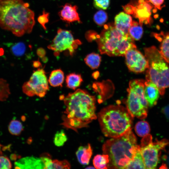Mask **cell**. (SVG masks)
I'll use <instances>...</instances> for the list:
<instances>
[{"label": "cell", "instance_id": "obj_27", "mask_svg": "<svg viewBox=\"0 0 169 169\" xmlns=\"http://www.w3.org/2000/svg\"><path fill=\"white\" fill-rule=\"evenodd\" d=\"M8 130L11 134L18 136L23 130V126L19 120H13L10 122L8 126Z\"/></svg>", "mask_w": 169, "mask_h": 169}, {"label": "cell", "instance_id": "obj_29", "mask_svg": "<svg viewBox=\"0 0 169 169\" xmlns=\"http://www.w3.org/2000/svg\"><path fill=\"white\" fill-rule=\"evenodd\" d=\"M94 20L98 25L101 26L106 22L108 19L107 13L102 10L97 12L94 16Z\"/></svg>", "mask_w": 169, "mask_h": 169}, {"label": "cell", "instance_id": "obj_38", "mask_svg": "<svg viewBox=\"0 0 169 169\" xmlns=\"http://www.w3.org/2000/svg\"><path fill=\"white\" fill-rule=\"evenodd\" d=\"M167 161V163H168V165L169 166V157H168V158Z\"/></svg>", "mask_w": 169, "mask_h": 169}, {"label": "cell", "instance_id": "obj_31", "mask_svg": "<svg viewBox=\"0 0 169 169\" xmlns=\"http://www.w3.org/2000/svg\"><path fill=\"white\" fill-rule=\"evenodd\" d=\"M71 166L67 160L59 161L57 159L52 160L50 169H69Z\"/></svg>", "mask_w": 169, "mask_h": 169}, {"label": "cell", "instance_id": "obj_15", "mask_svg": "<svg viewBox=\"0 0 169 169\" xmlns=\"http://www.w3.org/2000/svg\"><path fill=\"white\" fill-rule=\"evenodd\" d=\"M144 94L149 106L151 107L156 104L160 93L154 84L149 80L145 81Z\"/></svg>", "mask_w": 169, "mask_h": 169}, {"label": "cell", "instance_id": "obj_6", "mask_svg": "<svg viewBox=\"0 0 169 169\" xmlns=\"http://www.w3.org/2000/svg\"><path fill=\"white\" fill-rule=\"evenodd\" d=\"M144 50L148 64L146 79L154 84L163 95L165 89L169 87V65L155 46L145 48Z\"/></svg>", "mask_w": 169, "mask_h": 169}, {"label": "cell", "instance_id": "obj_8", "mask_svg": "<svg viewBox=\"0 0 169 169\" xmlns=\"http://www.w3.org/2000/svg\"><path fill=\"white\" fill-rule=\"evenodd\" d=\"M169 144L167 140L163 139L152 142L151 136L148 134L144 136L139 146L146 169H155L159 160L160 151Z\"/></svg>", "mask_w": 169, "mask_h": 169}, {"label": "cell", "instance_id": "obj_4", "mask_svg": "<svg viewBox=\"0 0 169 169\" xmlns=\"http://www.w3.org/2000/svg\"><path fill=\"white\" fill-rule=\"evenodd\" d=\"M102 132L106 137L120 136L131 129L133 118L126 108L110 105L101 110L98 115Z\"/></svg>", "mask_w": 169, "mask_h": 169}, {"label": "cell", "instance_id": "obj_21", "mask_svg": "<svg viewBox=\"0 0 169 169\" xmlns=\"http://www.w3.org/2000/svg\"><path fill=\"white\" fill-rule=\"evenodd\" d=\"M126 169H146L144 160L139 147L134 157Z\"/></svg>", "mask_w": 169, "mask_h": 169}, {"label": "cell", "instance_id": "obj_24", "mask_svg": "<svg viewBox=\"0 0 169 169\" xmlns=\"http://www.w3.org/2000/svg\"><path fill=\"white\" fill-rule=\"evenodd\" d=\"M93 164L95 168L98 169H107L109 160L106 155H97L93 159Z\"/></svg>", "mask_w": 169, "mask_h": 169}, {"label": "cell", "instance_id": "obj_5", "mask_svg": "<svg viewBox=\"0 0 169 169\" xmlns=\"http://www.w3.org/2000/svg\"><path fill=\"white\" fill-rule=\"evenodd\" d=\"M97 41L100 53L111 56H125L128 50L136 48L128 33L119 31L111 24L105 25Z\"/></svg>", "mask_w": 169, "mask_h": 169}, {"label": "cell", "instance_id": "obj_37", "mask_svg": "<svg viewBox=\"0 0 169 169\" xmlns=\"http://www.w3.org/2000/svg\"><path fill=\"white\" fill-rule=\"evenodd\" d=\"M95 167H94L92 166H89L85 168V169H95Z\"/></svg>", "mask_w": 169, "mask_h": 169}, {"label": "cell", "instance_id": "obj_1", "mask_svg": "<svg viewBox=\"0 0 169 169\" xmlns=\"http://www.w3.org/2000/svg\"><path fill=\"white\" fill-rule=\"evenodd\" d=\"M63 99L66 109L61 124L65 127L77 131L96 119L95 98L86 91L77 89Z\"/></svg>", "mask_w": 169, "mask_h": 169}, {"label": "cell", "instance_id": "obj_28", "mask_svg": "<svg viewBox=\"0 0 169 169\" xmlns=\"http://www.w3.org/2000/svg\"><path fill=\"white\" fill-rule=\"evenodd\" d=\"M26 47L25 44L22 42H19L13 44L10 48L12 53L17 57L23 55L26 51Z\"/></svg>", "mask_w": 169, "mask_h": 169}, {"label": "cell", "instance_id": "obj_16", "mask_svg": "<svg viewBox=\"0 0 169 169\" xmlns=\"http://www.w3.org/2000/svg\"><path fill=\"white\" fill-rule=\"evenodd\" d=\"M132 22L131 16L124 12H121L115 16L114 25L119 31L128 34Z\"/></svg>", "mask_w": 169, "mask_h": 169}, {"label": "cell", "instance_id": "obj_17", "mask_svg": "<svg viewBox=\"0 0 169 169\" xmlns=\"http://www.w3.org/2000/svg\"><path fill=\"white\" fill-rule=\"evenodd\" d=\"M154 36L160 42L159 51L164 60L169 63V32H161Z\"/></svg>", "mask_w": 169, "mask_h": 169}, {"label": "cell", "instance_id": "obj_3", "mask_svg": "<svg viewBox=\"0 0 169 169\" xmlns=\"http://www.w3.org/2000/svg\"><path fill=\"white\" fill-rule=\"evenodd\" d=\"M138 147L131 129L120 136L107 141L103 145L102 150L109 160L107 169H126Z\"/></svg>", "mask_w": 169, "mask_h": 169}, {"label": "cell", "instance_id": "obj_13", "mask_svg": "<svg viewBox=\"0 0 169 169\" xmlns=\"http://www.w3.org/2000/svg\"><path fill=\"white\" fill-rule=\"evenodd\" d=\"M139 1V4L135 10V16L138 18L140 24L142 25L143 22L146 23H150L151 10L152 7L147 0H140Z\"/></svg>", "mask_w": 169, "mask_h": 169}, {"label": "cell", "instance_id": "obj_26", "mask_svg": "<svg viewBox=\"0 0 169 169\" xmlns=\"http://www.w3.org/2000/svg\"><path fill=\"white\" fill-rule=\"evenodd\" d=\"M10 94L9 84L7 81L0 78V101H6Z\"/></svg>", "mask_w": 169, "mask_h": 169}, {"label": "cell", "instance_id": "obj_30", "mask_svg": "<svg viewBox=\"0 0 169 169\" xmlns=\"http://www.w3.org/2000/svg\"><path fill=\"white\" fill-rule=\"evenodd\" d=\"M67 136L63 130L58 131L55 135L54 142L57 146H63L65 142L67 140Z\"/></svg>", "mask_w": 169, "mask_h": 169}, {"label": "cell", "instance_id": "obj_19", "mask_svg": "<svg viewBox=\"0 0 169 169\" xmlns=\"http://www.w3.org/2000/svg\"><path fill=\"white\" fill-rule=\"evenodd\" d=\"M64 79L63 72L60 69H57L51 72L48 80L49 83L52 86L62 87Z\"/></svg>", "mask_w": 169, "mask_h": 169}, {"label": "cell", "instance_id": "obj_7", "mask_svg": "<svg viewBox=\"0 0 169 169\" xmlns=\"http://www.w3.org/2000/svg\"><path fill=\"white\" fill-rule=\"evenodd\" d=\"M126 109L132 117L142 119L147 116L148 104L144 94V81L133 79L129 83Z\"/></svg>", "mask_w": 169, "mask_h": 169}, {"label": "cell", "instance_id": "obj_18", "mask_svg": "<svg viewBox=\"0 0 169 169\" xmlns=\"http://www.w3.org/2000/svg\"><path fill=\"white\" fill-rule=\"evenodd\" d=\"M92 154V150L90 144L84 146H79L76 152L78 161L83 165L89 163Z\"/></svg>", "mask_w": 169, "mask_h": 169}, {"label": "cell", "instance_id": "obj_25", "mask_svg": "<svg viewBox=\"0 0 169 169\" xmlns=\"http://www.w3.org/2000/svg\"><path fill=\"white\" fill-rule=\"evenodd\" d=\"M135 131L139 136L143 137L149 134L150 130L148 123L145 121L138 122L135 126Z\"/></svg>", "mask_w": 169, "mask_h": 169}, {"label": "cell", "instance_id": "obj_10", "mask_svg": "<svg viewBox=\"0 0 169 169\" xmlns=\"http://www.w3.org/2000/svg\"><path fill=\"white\" fill-rule=\"evenodd\" d=\"M49 90L48 80L45 71L41 68L33 71L29 80L22 86L23 92L30 97L36 95L44 97Z\"/></svg>", "mask_w": 169, "mask_h": 169}, {"label": "cell", "instance_id": "obj_36", "mask_svg": "<svg viewBox=\"0 0 169 169\" xmlns=\"http://www.w3.org/2000/svg\"><path fill=\"white\" fill-rule=\"evenodd\" d=\"M40 65V63L38 61H35L33 63V65L35 67H38Z\"/></svg>", "mask_w": 169, "mask_h": 169}, {"label": "cell", "instance_id": "obj_33", "mask_svg": "<svg viewBox=\"0 0 169 169\" xmlns=\"http://www.w3.org/2000/svg\"><path fill=\"white\" fill-rule=\"evenodd\" d=\"M12 166V163L8 157L0 156V169H10Z\"/></svg>", "mask_w": 169, "mask_h": 169}, {"label": "cell", "instance_id": "obj_9", "mask_svg": "<svg viewBox=\"0 0 169 169\" xmlns=\"http://www.w3.org/2000/svg\"><path fill=\"white\" fill-rule=\"evenodd\" d=\"M81 44L79 40L74 39L70 31L59 28L48 47L54 51L55 55H58L60 53L65 51H68L70 55H72Z\"/></svg>", "mask_w": 169, "mask_h": 169}, {"label": "cell", "instance_id": "obj_2", "mask_svg": "<svg viewBox=\"0 0 169 169\" xmlns=\"http://www.w3.org/2000/svg\"><path fill=\"white\" fill-rule=\"evenodd\" d=\"M29 6L23 0H0V27L18 37L30 33L35 21Z\"/></svg>", "mask_w": 169, "mask_h": 169}, {"label": "cell", "instance_id": "obj_11", "mask_svg": "<svg viewBox=\"0 0 169 169\" xmlns=\"http://www.w3.org/2000/svg\"><path fill=\"white\" fill-rule=\"evenodd\" d=\"M125 56L126 64L131 71L140 73L147 69L148 64L146 57L136 48L128 50Z\"/></svg>", "mask_w": 169, "mask_h": 169}, {"label": "cell", "instance_id": "obj_23", "mask_svg": "<svg viewBox=\"0 0 169 169\" xmlns=\"http://www.w3.org/2000/svg\"><path fill=\"white\" fill-rule=\"evenodd\" d=\"M101 57L95 53H92L87 55L84 59L86 64L92 69L97 68L101 62Z\"/></svg>", "mask_w": 169, "mask_h": 169}, {"label": "cell", "instance_id": "obj_34", "mask_svg": "<svg viewBox=\"0 0 169 169\" xmlns=\"http://www.w3.org/2000/svg\"><path fill=\"white\" fill-rule=\"evenodd\" d=\"M49 13L44 11L42 14L39 16L38 18V22L45 30L46 29L45 25L49 21Z\"/></svg>", "mask_w": 169, "mask_h": 169}, {"label": "cell", "instance_id": "obj_32", "mask_svg": "<svg viewBox=\"0 0 169 169\" xmlns=\"http://www.w3.org/2000/svg\"><path fill=\"white\" fill-rule=\"evenodd\" d=\"M110 0H94L93 4L96 8L100 10H105L109 7Z\"/></svg>", "mask_w": 169, "mask_h": 169}, {"label": "cell", "instance_id": "obj_12", "mask_svg": "<svg viewBox=\"0 0 169 169\" xmlns=\"http://www.w3.org/2000/svg\"><path fill=\"white\" fill-rule=\"evenodd\" d=\"M77 7L68 3H66L59 12V15L63 21L70 23L74 22L81 23L77 11Z\"/></svg>", "mask_w": 169, "mask_h": 169}, {"label": "cell", "instance_id": "obj_20", "mask_svg": "<svg viewBox=\"0 0 169 169\" xmlns=\"http://www.w3.org/2000/svg\"><path fill=\"white\" fill-rule=\"evenodd\" d=\"M65 80L66 86L68 88L75 90L80 86L83 79L80 74L72 73L66 76Z\"/></svg>", "mask_w": 169, "mask_h": 169}, {"label": "cell", "instance_id": "obj_14", "mask_svg": "<svg viewBox=\"0 0 169 169\" xmlns=\"http://www.w3.org/2000/svg\"><path fill=\"white\" fill-rule=\"evenodd\" d=\"M16 169H44V166L40 158L26 157L20 159L14 163Z\"/></svg>", "mask_w": 169, "mask_h": 169}, {"label": "cell", "instance_id": "obj_35", "mask_svg": "<svg viewBox=\"0 0 169 169\" xmlns=\"http://www.w3.org/2000/svg\"><path fill=\"white\" fill-rule=\"evenodd\" d=\"M148 2L151 4L156 9H161L162 7L164 0H146Z\"/></svg>", "mask_w": 169, "mask_h": 169}, {"label": "cell", "instance_id": "obj_22", "mask_svg": "<svg viewBox=\"0 0 169 169\" xmlns=\"http://www.w3.org/2000/svg\"><path fill=\"white\" fill-rule=\"evenodd\" d=\"M143 33L141 25H139L136 22L132 21L128 31V34L131 38L134 40H138L142 37Z\"/></svg>", "mask_w": 169, "mask_h": 169}]
</instances>
